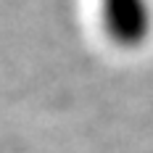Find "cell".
Returning <instances> with one entry per match:
<instances>
[{"label":"cell","mask_w":153,"mask_h":153,"mask_svg":"<svg viewBox=\"0 0 153 153\" xmlns=\"http://www.w3.org/2000/svg\"><path fill=\"white\" fill-rule=\"evenodd\" d=\"M103 3V27L114 45L132 50L145 42L151 32L148 0H100Z\"/></svg>","instance_id":"obj_1"}]
</instances>
